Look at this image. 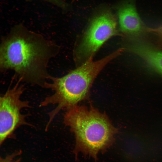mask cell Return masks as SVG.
Here are the masks:
<instances>
[{
  "label": "cell",
  "mask_w": 162,
  "mask_h": 162,
  "mask_svg": "<svg viewBox=\"0 0 162 162\" xmlns=\"http://www.w3.org/2000/svg\"><path fill=\"white\" fill-rule=\"evenodd\" d=\"M53 47L40 35L22 27L15 28L1 45V68L14 70L21 81L43 86L50 76L46 67L53 55Z\"/></svg>",
  "instance_id": "1"
},
{
  "label": "cell",
  "mask_w": 162,
  "mask_h": 162,
  "mask_svg": "<svg viewBox=\"0 0 162 162\" xmlns=\"http://www.w3.org/2000/svg\"><path fill=\"white\" fill-rule=\"evenodd\" d=\"M120 54L117 50L95 61L91 58L64 76L50 77L51 81L46 82L43 86L51 89L53 93L46 98L40 106L53 104L56 106L48 113L49 119L46 128L62 110L77 105L89 97L90 88L96 77L109 62Z\"/></svg>",
  "instance_id": "2"
},
{
  "label": "cell",
  "mask_w": 162,
  "mask_h": 162,
  "mask_svg": "<svg viewBox=\"0 0 162 162\" xmlns=\"http://www.w3.org/2000/svg\"><path fill=\"white\" fill-rule=\"evenodd\" d=\"M64 122L75 137V155L82 153L96 161L100 152L112 145L118 129L108 116L91 106H74L67 109Z\"/></svg>",
  "instance_id": "3"
},
{
  "label": "cell",
  "mask_w": 162,
  "mask_h": 162,
  "mask_svg": "<svg viewBox=\"0 0 162 162\" xmlns=\"http://www.w3.org/2000/svg\"><path fill=\"white\" fill-rule=\"evenodd\" d=\"M20 80L9 88L0 98V145L12 137L15 131L20 126L32 125L26 120V115L22 114V109L29 107V102L21 99L25 90Z\"/></svg>",
  "instance_id": "4"
},
{
  "label": "cell",
  "mask_w": 162,
  "mask_h": 162,
  "mask_svg": "<svg viewBox=\"0 0 162 162\" xmlns=\"http://www.w3.org/2000/svg\"><path fill=\"white\" fill-rule=\"evenodd\" d=\"M116 26L115 16L110 11H103L95 16L77 49V60L85 62L92 58L106 41L117 34Z\"/></svg>",
  "instance_id": "5"
},
{
  "label": "cell",
  "mask_w": 162,
  "mask_h": 162,
  "mask_svg": "<svg viewBox=\"0 0 162 162\" xmlns=\"http://www.w3.org/2000/svg\"><path fill=\"white\" fill-rule=\"evenodd\" d=\"M136 0H124L120 5L118 15L120 29L123 32L136 35L142 31V22L136 11Z\"/></svg>",
  "instance_id": "6"
},
{
  "label": "cell",
  "mask_w": 162,
  "mask_h": 162,
  "mask_svg": "<svg viewBox=\"0 0 162 162\" xmlns=\"http://www.w3.org/2000/svg\"><path fill=\"white\" fill-rule=\"evenodd\" d=\"M129 50L143 59L150 67L162 75V51L144 42L133 41Z\"/></svg>",
  "instance_id": "7"
},
{
  "label": "cell",
  "mask_w": 162,
  "mask_h": 162,
  "mask_svg": "<svg viewBox=\"0 0 162 162\" xmlns=\"http://www.w3.org/2000/svg\"><path fill=\"white\" fill-rule=\"evenodd\" d=\"M22 153L21 150L15 151L5 157H0V162H20L21 158H18Z\"/></svg>",
  "instance_id": "8"
},
{
  "label": "cell",
  "mask_w": 162,
  "mask_h": 162,
  "mask_svg": "<svg viewBox=\"0 0 162 162\" xmlns=\"http://www.w3.org/2000/svg\"><path fill=\"white\" fill-rule=\"evenodd\" d=\"M162 37V26L155 29L152 30Z\"/></svg>",
  "instance_id": "9"
}]
</instances>
